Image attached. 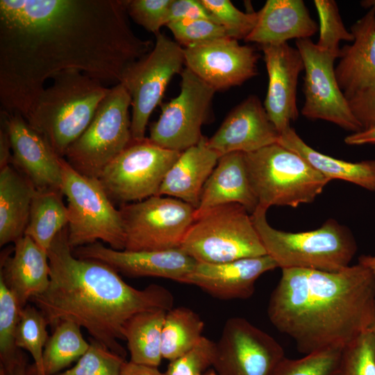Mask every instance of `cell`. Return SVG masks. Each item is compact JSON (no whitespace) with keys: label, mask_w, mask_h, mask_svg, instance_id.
<instances>
[{"label":"cell","mask_w":375,"mask_h":375,"mask_svg":"<svg viewBox=\"0 0 375 375\" xmlns=\"http://www.w3.org/2000/svg\"><path fill=\"white\" fill-rule=\"evenodd\" d=\"M152 46L133 32L124 0H0L1 110L25 119L64 71L117 84Z\"/></svg>","instance_id":"cell-1"},{"label":"cell","mask_w":375,"mask_h":375,"mask_svg":"<svg viewBox=\"0 0 375 375\" xmlns=\"http://www.w3.org/2000/svg\"><path fill=\"white\" fill-rule=\"evenodd\" d=\"M47 251L50 281L46 290L31 299L53 329L63 321L85 328L92 339L125 358L119 340L133 315L172 308L174 297L165 288L151 284L136 289L110 266L76 257L67 240V227Z\"/></svg>","instance_id":"cell-2"},{"label":"cell","mask_w":375,"mask_h":375,"mask_svg":"<svg viewBox=\"0 0 375 375\" xmlns=\"http://www.w3.org/2000/svg\"><path fill=\"white\" fill-rule=\"evenodd\" d=\"M267 315L301 353L343 348L372 328L375 278L360 263L338 272L283 269Z\"/></svg>","instance_id":"cell-3"},{"label":"cell","mask_w":375,"mask_h":375,"mask_svg":"<svg viewBox=\"0 0 375 375\" xmlns=\"http://www.w3.org/2000/svg\"><path fill=\"white\" fill-rule=\"evenodd\" d=\"M40 92L25 119L64 158L68 147L84 132L110 89L78 71L57 74Z\"/></svg>","instance_id":"cell-4"},{"label":"cell","mask_w":375,"mask_h":375,"mask_svg":"<svg viewBox=\"0 0 375 375\" xmlns=\"http://www.w3.org/2000/svg\"><path fill=\"white\" fill-rule=\"evenodd\" d=\"M267 210L258 206L251 217L267 254L278 267L338 272L349 266L357 244L347 227L328 219L313 231L286 232L269 224Z\"/></svg>","instance_id":"cell-5"},{"label":"cell","mask_w":375,"mask_h":375,"mask_svg":"<svg viewBox=\"0 0 375 375\" xmlns=\"http://www.w3.org/2000/svg\"><path fill=\"white\" fill-rule=\"evenodd\" d=\"M258 206L296 208L312 202L330 181L295 152L275 143L244 153Z\"/></svg>","instance_id":"cell-6"},{"label":"cell","mask_w":375,"mask_h":375,"mask_svg":"<svg viewBox=\"0 0 375 375\" xmlns=\"http://www.w3.org/2000/svg\"><path fill=\"white\" fill-rule=\"evenodd\" d=\"M249 213L236 203L207 210L195 216L180 248L208 263L267 255Z\"/></svg>","instance_id":"cell-7"},{"label":"cell","mask_w":375,"mask_h":375,"mask_svg":"<svg viewBox=\"0 0 375 375\" xmlns=\"http://www.w3.org/2000/svg\"><path fill=\"white\" fill-rule=\"evenodd\" d=\"M62 192L67 198V240L72 250L103 241L124 250L125 235L116 209L98 178L83 176L64 158L60 160Z\"/></svg>","instance_id":"cell-8"},{"label":"cell","mask_w":375,"mask_h":375,"mask_svg":"<svg viewBox=\"0 0 375 375\" xmlns=\"http://www.w3.org/2000/svg\"><path fill=\"white\" fill-rule=\"evenodd\" d=\"M131 97L119 83L110 89L84 132L68 147L64 158L81 174L98 178L106 166L132 141Z\"/></svg>","instance_id":"cell-9"},{"label":"cell","mask_w":375,"mask_h":375,"mask_svg":"<svg viewBox=\"0 0 375 375\" xmlns=\"http://www.w3.org/2000/svg\"><path fill=\"white\" fill-rule=\"evenodd\" d=\"M153 49L123 71L119 83L131 99V133L132 141L146 138L149 117L161 102L166 88L185 65L184 51L176 41L158 33Z\"/></svg>","instance_id":"cell-10"},{"label":"cell","mask_w":375,"mask_h":375,"mask_svg":"<svg viewBox=\"0 0 375 375\" xmlns=\"http://www.w3.org/2000/svg\"><path fill=\"white\" fill-rule=\"evenodd\" d=\"M125 249L131 251L179 248L195 218V208L170 197L152 196L119 209Z\"/></svg>","instance_id":"cell-11"},{"label":"cell","mask_w":375,"mask_h":375,"mask_svg":"<svg viewBox=\"0 0 375 375\" xmlns=\"http://www.w3.org/2000/svg\"><path fill=\"white\" fill-rule=\"evenodd\" d=\"M181 152L160 147L148 138L131 142L103 169L98 180L110 200L137 202L158 194Z\"/></svg>","instance_id":"cell-12"},{"label":"cell","mask_w":375,"mask_h":375,"mask_svg":"<svg viewBox=\"0 0 375 375\" xmlns=\"http://www.w3.org/2000/svg\"><path fill=\"white\" fill-rule=\"evenodd\" d=\"M216 90L188 68L181 73L180 92L161 106L150 128L149 140L164 149L182 152L202 138Z\"/></svg>","instance_id":"cell-13"},{"label":"cell","mask_w":375,"mask_h":375,"mask_svg":"<svg viewBox=\"0 0 375 375\" xmlns=\"http://www.w3.org/2000/svg\"><path fill=\"white\" fill-rule=\"evenodd\" d=\"M296 48L305 71L302 115L333 123L352 133L362 131L336 78L334 62L338 56L319 47L310 39L297 40Z\"/></svg>","instance_id":"cell-14"},{"label":"cell","mask_w":375,"mask_h":375,"mask_svg":"<svg viewBox=\"0 0 375 375\" xmlns=\"http://www.w3.org/2000/svg\"><path fill=\"white\" fill-rule=\"evenodd\" d=\"M285 358L279 343L244 318L226 320L216 342L217 375H272Z\"/></svg>","instance_id":"cell-15"},{"label":"cell","mask_w":375,"mask_h":375,"mask_svg":"<svg viewBox=\"0 0 375 375\" xmlns=\"http://www.w3.org/2000/svg\"><path fill=\"white\" fill-rule=\"evenodd\" d=\"M183 51L185 67L216 92L240 85L258 74L256 49L231 38L185 47Z\"/></svg>","instance_id":"cell-16"},{"label":"cell","mask_w":375,"mask_h":375,"mask_svg":"<svg viewBox=\"0 0 375 375\" xmlns=\"http://www.w3.org/2000/svg\"><path fill=\"white\" fill-rule=\"evenodd\" d=\"M1 119L10 138L11 165L36 190L62 191V158L20 114L1 110Z\"/></svg>","instance_id":"cell-17"},{"label":"cell","mask_w":375,"mask_h":375,"mask_svg":"<svg viewBox=\"0 0 375 375\" xmlns=\"http://www.w3.org/2000/svg\"><path fill=\"white\" fill-rule=\"evenodd\" d=\"M74 255L103 262L117 272L132 277L153 276L180 283L194 269L197 261L179 248L131 251L115 250L100 242L78 247Z\"/></svg>","instance_id":"cell-18"},{"label":"cell","mask_w":375,"mask_h":375,"mask_svg":"<svg viewBox=\"0 0 375 375\" xmlns=\"http://www.w3.org/2000/svg\"><path fill=\"white\" fill-rule=\"evenodd\" d=\"M260 48L269 79L263 106L281 134L298 117L297 88L304 64L299 50L288 42L261 45Z\"/></svg>","instance_id":"cell-19"},{"label":"cell","mask_w":375,"mask_h":375,"mask_svg":"<svg viewBox=\"0 0 375 375\" xmlns=\"http://www.w3.org/2000/svg\"><path fill=\"white\" fill-rule=\"evenodd\" d=\"M279 136L259 98L250 95L231 110L208 145L219 156L248 153L278 143Z\"/></svg>","instance_id":"cell-20"},{"label":"cell","mask_w":375,"mask_h":375,"mask_svg":"<svg viewBox=\"0 0 375 375\" xmlns=\"http://www.w3.org/2000/svg\"><path fill=\"white\" fill-rule=\"evenodd\" d=\"M276 267L267 254L220 263L197 262L180 283L196 285L219 299H245L253 295L257 279Z\"/></svg>","instance_id":"cell-21"},{"label":"cell","mask_w":375,"mask_h":375,"mask_svg":"<svg viewBox=\"0 0 375 375\" xmlns=\"http://www.w3.org/2000/svg\"><path fill=\"white\" fill-rule=\"evenodd\" d=\"M351 44L340 49L335 67L338 85L349 99L375 87V9L370 8L351 27Z\"/></svg>","instance_id":"cell-22"},{"label":"cell","mask_w":375,"mask_h":375,"mask_svg":"<svg viewBox=\"0 0 375 375\" xmlns=\"http://www.w3.org/2000/svg\"><path fill=\"white\" fill-rule=\"evenodd\" d=\"M13 256H1V278L15 296L21 308L28 300L44 292L49 284L47 251L24 235L15 242Z\"/></svg>","instance_id":"cell-23"},{"label":"cell","mask_w":375,"mask_h":375,"mask_svg":"<svg viewBox=\"0 0 375 375\" xmlns=\"http://www.w3.org/2000/svg\"><path fill=\"white\" fill-rule=\"evenodd\" d=\"M257 13L256 24L244 40L260 46L310 39L319 29L302 0H267Z\"/></svg>","instance_id":"cell-24"},{"label":"cell","mask_w":375,"mask_h":375,"mask_svg":"<svg viewBox=\"0 0 375 375\" xmlns=\"http://www.w3.org/2000/svg\"><path fill=\"white\" fill-rule=\"evenodd\" d=\"M231 203L243 206L251 214L258 206L248 176L244 153L241 152L219 157L203 188L195 216Z\"/></svg>","instance_id":"cell-25"},{"label":"cell","mask_w":375,"mask_h":375,"mask_svg":"<svg viewBox=\"0 0 375 375\" xmlns=\"http://www.w3.org/2000/svg\"><path fill=\"white\" fill-rule=\"evenodd\" d=\"M219 157L203 136L197 144L181 152L167 172L157 195L181 200L196 209L203 188Z\"/></svg>","instance_id":"cell-26"},{"label":"cell","mask_w":375,"mask_h":375,"mask_svg":"<svg viewBox=\"0 0 375 375\" xmlns=\"http://www.w3.org/2000/svg\"><path fill=\"white\" fill-rule=\"evenodd\" d=\"M36 189L11 164L0 168V246L24 236Z\"/></svg>","instance_id":"cell-27"},{"label":"cell","mask_w":375,"mask_h":375,"mask_svg":"<svg viewBox=\"0 0 375 375\" xmlns=\"http://www.w3.org/2000/svg\"><path fill=\"white\" fill-rule=\"evenodd\" d=\"M278 143L302 157L330 181L340 179L375 192V160L351 162L315 150L289 127L280 134Z\"/></svg>","instance_id":"cell-28"},{"label":"cell","mask_w":375,"mask_h":375,"mask_svg":"<svg viewBox=\"0 0 375 375\" xmlns=\"http://www.w3.org/2000/svg\"><path fill=\"white\" fill-rule=\"evenodd\" d=\"M167 311L156 310L139 312L131 317L124 327L130 361L158 367L162 358V331Z\"/></svg>","instance_id":"cell-29"},{"label":"cell","mask_w":375,"mask_h":375,"mask_svg":"<svg viewBox=\"0 0 375 375\" xmlns=\"http://www.w3.org/2000/svg\"><path fill=\"white\" fill-rule=\"evenodd\" d=\"M63 194L56 190H36L24 235L47 251L56 236L68 224Z\"/></svg>","instance_id":"cell-30"},{"label":"cell","mask_w":375,"mask_h":375,"mask_svg":"<svg viewBox=\"0 0 375 375\" xmlns=\"http://www.w3.org/2000/svg\"><path fill=\"white\" fill-rule=\"evenodd\" d=\"M204 322L192 310L178 307L169 310L162 331L163 358L173 360L192 348L200 338Z\"/></svg>","instance_id":"cell-31"},{"label":"cell","mask_w":375,"mask_h":375,"mask_svg":"<svg viewBox=\"0 0 375 375\" xmlns=\"http://www.w3.org/2000/svg\"><path fill=\"white\" fill-rule=\"evenodd\" d=\"M43 351L45 375H56L78 360L88 349L81 326L71 321H63L52 329Z\"/></svg>","instance_id":"cell-32"},{"label":"cell","mask_w":375,"mask_h":375,"mask_svg":"<svg viewBox=\"0 0 375 375\" xmlns=\"http://www.w3.org/2000/svg\"><path fill=\"white\" fill-rule=\"evenodd\" d=\"M47 325L45 317L35 306L26 305L21 309L15 332V344L19 349H26L32 356L34 375H45L43 351L49 338Z\"/></svg>","instance_id":"cell-33"},{"label":"cell","mask_w":375,"mask_h":375,"mask_svg":"<svg viewBox=\"0 0 375 375\" xmlns=\"http://www.w3.org/2000/svg\"><path fill=\"white\" fill-rule=\"evenodd\" d=\"M335 375H375V335L372 328L342 348Z\"/></svg>","instance_id":"cell-34"},{"label":"cell","mask_w":375,"mask_h":375,"mask_svg":"<svg viewBox=\"0 0 375 375\" xmlns=\"http://www.w3.org/2000/svg\"><path fill=\"white\" fill-rule=\"evenodd\" d=\"M342 348H328L306 355L299 359L285 357L272 375H335Z\"/></svg>","instance_id":"cell-35"},{"label":"cell","mask_w":375,"mask_h":375,"mask_svg":"<svg viewBox=\"0 0 375 375\" xmlns=\"http://www.w3.org/2000/svg\"><path fill=\"white\" fill-rule=\"evenodd\" d=\"M314 4L319 19V36L316 44L339 57L340 41L353 42V35L345 28L334 0H315Z\"/></svg>","instance_id":"cell-36"},{"label":"cell","mask_w":375,"mask_h":375,"mask_svg":"<svg viewBox=\"0 0 375 375\" xmlns=\"http://www.w3.org/2000/svg\"><path fill=\"white\" fill-rule=\"evenodd\" d=\"M215 20L226 31L228 38L245 40L254 28L257 12H244L229 0H201Z\"/></svg>","instance_id":"cell-37"},{"label":"cell","mask_w":375,"mask_h":375,"mask_svg":"<svg viewBox=\"0 0 375 375\" xmlns=\"http://www.w3.org/2000/svg\"><path fill=\"white\" fill-rule=\"evenodd\" d=\"M126 361L94 339L73 367L56 375H120Z\"/></svg>","instance_id":"cell-38"},{"label":"cell","mask_w":375,"mask_h":375,"mask_svg":"<svg viewBox=\"0 0 375 375\" xmlns=\"http://www.w3.org/2000/svg\"><path fill=\"white\" fill-rule=\"evenodd\" d=\"M21 309L15 296L0 278V362L13 358L19 349L15 344V332Z\"/></svg>","instance_id":"cell-39"},{"label":"cell","mask_w":375,"mask_h":375,"mask_svg":"<svg viewBox=\"0 0 375 375\" xmlns=\"http://www.w3.org/2000/svg\"><path fill=\"white\" fill-rule=\"evenodd\" d=\"M167 26L183 48L228 37L222 26L206 19H181L170 22Z\"/></svg>","instance_id":"cell-40"},{"label":"cell","mask_w":375,"mask_h":375,"mask_svg":"<svg viewBox=\"0 0 375 375\" xmlns=\"http://www.w3.org/2000/svg\"><path fill=\"white\" fill-rule=\"evenodd\" d=\"M216 342L202 336L197 343L178 358L171 360L165 375H199L212 366Z\"/></svg>","instance_id":"cell-41"},{"label":"cell","mask_w":375,"mask_h":375,"mask_svg":"<svg viewBox=\"0 0 375 375\" xmlns=\"http://www.w3.org/2000/svg\"><path fill=\"white\" fill-rule=\"evenodd\" d=\"M128 16L147 31L155 35L167 24L172 0H124Z\"/></svg>","instance_id":"cell-42"},{"label":"cell","mask_w":375,"mask_h":375,"mask_svg":"<svg viewBox=\"0 0 375 375\" xmlns=\"http://www.w3.org/2000/svg\"><path fill=\"white\" fill-rule=\"evenodd\" d=\"M348 101L363 129L375 124V87L356 94Z\"/></svg>","instance_id":"cell-43"},{"label":"cell","mask_w":375,"mask_h":375,"mask_svg":"<svg viewBox=\"0 0 375 375\" xmlns=\"http://www.w3.org/2000/svg\"><path fill=\"white\" fill-rule=\"evenodd\" d=\"M185 19H206L216 22L201 0H172L167 24Z\"/></svg>","instance_id":"cell-44"},{"label":"cell","mask_w":375,"mask_h":375,"mask_svg":"<svg viewBox=\"0 0 375 375\" xmlns=\"http://www.w3.org/2000/svg\"><path fill=\"white\" fill-rule=\"evenodd\" d=\"M26 364V356L19 349L13 358L0 362V375H28Z\"/></svg>","instance_id":"cell-45"},{"label":"cell","mask_w":375,"mask_h":375,"mask_svg":"<svg viewBox=\"0 0 375 375\" xmlns=\"http://www.w3.org/2000/svg\"><path fill=\"white\" fill-rule=\"evenodd\" d=\"M349 145L375 144V124L362 131L351 133L344 138Z\"/></svg>","instance_id":"cell-46"},{"label":"cell","mask_w":375,"mask_h":375,"mask_svg":"<svg viewBox=\"0 0 375 375\" xmlns=\"http://www.w3.org/2000/svg\"><path fill=\"white\" fill-rule=\"evenodd\" d=\"M12 151L10 138L4 122L1 119L0 168L11 164Z\"/></svg>","instance_id":"cell-47"},{"label":"cell","mask_w":375,"mask_h":375,"mask_svg":"<svg viewBox=\"0 0 375 375\" xmlns=\"http://www.w3.org/2000/svg\"><path fill=\"white\" fill-rule=\"evenodd\" d=\"M120 375H165L158 367L138 365L131 361L126 362Z\"/></svg>","instance_id":"cell-48"},{"label":"cell","mask_w":375,"mask_h":375,"mask_svg":"<svg viewBox=\"0 0 375 375\" xmlns=\"http://www.w3.org/2000/svg\"><path fill=\"white\" fill-rule=\"evenodd\" d=\"M358 263L369 269L375 278V256L362 255L358 258Z\"/></svg>","instance_id":"cell-49"},{"label":"cell","mask_w":375,"mask_h":375,"mask_svg":"<svg viewBox=\"0 0 375 375\" xmlns=\"http://www.w3.org/2000/svg\"><path fill=\"white\" fill-rule=\"evenodd\" d=\"M360 5L367 9H375V0H363L360 1Z\"/></svg>","instance_id":"cell-50"},{"label":"cell","mask_w":375,"mask_h":375,"mask_svg":"<svg viewBox=\"0 0 375 375\" xmlns=\"http://www.w3.org/2000/svg\"><path fill=\"white\" fill-rule=\"evenodd\" d=\"M199 375H217V374L216 373L215 371L214 370H210L204 374H199Z\"/></svg>","instance_id":"cell-51"},{"label":"cell","mask_w":375,"mask_h":375,"mask_svg":"<svg viewBox=\"0 0 375 375\" xmlns=\"http://www.w3.org/2000/svg\"><path fill=\"white\" fill-rule=\"evenodd\" d=\"M372 330H373V332L374 333V335H375V319H374V324L372 325Z\"/></svg>","instance_id":"cell-52"}]
</instances>
